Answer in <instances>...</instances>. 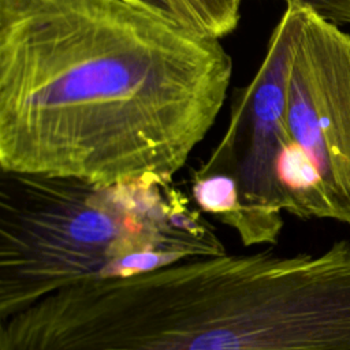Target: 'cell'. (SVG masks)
I'll return each mask as SVG.
<instances>
[{"label":"cell","mask_w":350,"mask_h":350,"mask_svg":"<svg viewBox=\"0 0 350 350\" xmlns=\"http://www.w3.org/2000/svg\"><path fill=\"white\" fill-rule=\"evenodd\" d=\"M219 38L123 0H0L1 172L172 182L212 129Z\"/></svg>","instance_id":"obj_1"},{"label":"cell","mask_w":350,"mask_h":350,"mask_svg":"<svg viewBox=\"0 0 350 350\" xmlns=\"http://www.w3.org/2000/svg\"><path fill=\"white\" fill-rule=\"evenodd\" d=\"M0 350H350V242L83 282L1 320Z\"/></svg>","instance_id":"obj_2"},{"label":"cell","mask_w":350,"mask_h":350,"mask_svg":"<svg viewBox=\"0 0 350 350\" xmlns=\"http://www.w3.org/2000/svg\"><path fill=\"white\" fill-rule=\"evenodd\" d=\"M224 253L215 227L170 180L104 186L1 172L0 320L83 282Z\"/></svg>","instance_id":"obj_3"},{"label":"cell","mask_w":350,"mask_h":350,"mask_svg":"<svg viewBox=\"0 0 350 350\" xmlns=\"http://www.w3.org/2000/svg\"><path fill=\"white\" fill-rule=\"evenodd\" d=\"M301 15V5H286L254 77L237 90L221 141L197 171L223 172L235 180L242 209L238 235L245 246L275 243L283 227L276 163L290 138L287 78Z\"/></svg>","instance_id":"obj_4"},{"label":"cell","mask_w":350,"mask_h":350,"mask_svg":"<svg viewBox=\"0 0 350 350\" xmlns=\"http://www.w3.org/2000/svg\"><path fill=\"white\" fill-rule=\"evenodd\" d=\"M286 120L320 179L329 219L350 224V34L305 7L288 67Z\"/></svg>","instance_id":"obj_5"},{"label":"cell","mask_w":350,"mask_h":350,"mask_svg":"<svg viewBox=\"0 0 350 350\" xmlns=\"http://www.w3.org/2000/svg\"><path fill=\"white\" fill-rule=\"evenodd\" d=\"M191 196L200 212L215 216L237 232L242 224V209L235 180L223 172L194 174Z\"/></svg>","instance_id":"obj_6"},{"label":"cell","mask_w":350,"mask_h":350,"mask_svg":"<svg viewBox=\"0 0 350 350\" xmlns=\"http://www.w3.org/2000/svg\"><path fill=\"white\" fill-rule=\"evenodd\" d=\"M194 14L202 33L223 38L241 19L242 0H185Z\"/></svg>","instance_id":"obj_7"},{"label":"cell","mask_w":350,"mask_h":350,"mask_svg":"<svg viewBox=\"0 0 350 350\" xmlns=\"http://www.w3.org/2000/svg\"><path fill=\"white\" fill-rule=\"evenodd\" d=\"M123 1L134 4L144 10H148L180 26L194 29L202 33L194 14L189 8V5L185 3V0H123Z\"/></svg>","instance_id":"obj_8"},{"label":"cell","mask_w":350,"mask_h":350,"mask_svg":"<svg viewBox=\"0 0 350 350\" xmlns=\"http://www.w3.org/2000/svg\"><path fill=\"white\" fill-rule=\"evenodd\" d=\"M286 4L309 8L336 26L350 25V0H286Z\"/></svg>","instance_id":"obj_9"}]
</instances>
